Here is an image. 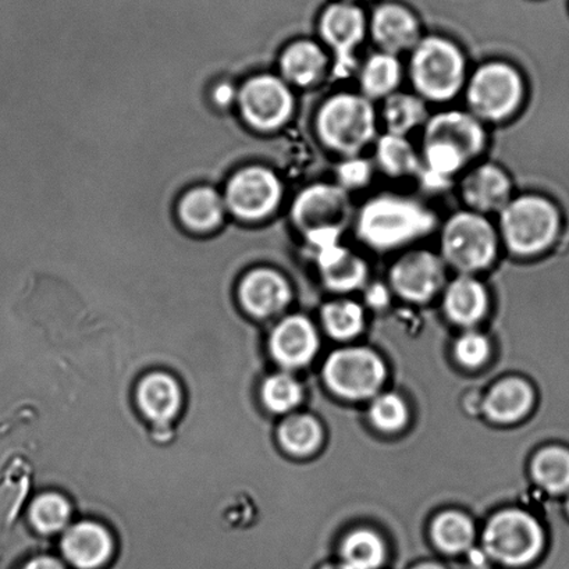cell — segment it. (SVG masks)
Returning <instances> with one entry per match:
<instances>
[{
	"instance_id": "4dcf8cb0",
	"label": "cell",
	"mask_w": 569,
	"mask_h": 569,
	"mask_svg": "<svg viewBox=\"0 0 569 569\" xmlns=\"http://www.w3.org/2000/svg\"><path fill=\"white\" fill-rule=\"evenodd\" d=\"M472 522L460 512H446L436 519L433 539L440 550L458 555L472 546L475 538Z\"/></svg>"
},
{
	"instance_id": "ac0fdd59",
	"label": "cell",
	"mask_w": 569,
	"mask_h": 569,
	"mask_svg": "<svg viewBox=\"0 0 569 569\" xmlns=\"http://www.w3.org/2000/svg\"><path fill=\"white\" fill-rule=\"evenodd\" d=\"M462 194L475 211H502L510 202L511 181L495 164L479 166L463 180Z\"/></svg>"
},
{
	"instance_id": "f1b7e54d",
	"label": "cell",
	"mask_w": 569,
	"mask_h": 569,
	"mask_svg": "<svg viewBox=\"0 0 569 569\" xmlns=\"http://www.w3.org/2000/svg\"><path fill=\"white\" fill-rule=\"evenodd\" d=\"M376 157L383 170L390 176L402 177L416 173L421 169V163L410 142L402 136L389 134L380 138Z\"/></svg>"
},
{
	"instance_id": "8992f818",
	"label": "cell",
	"mask_w": 569,
	"mask_h": 569,
	"mask_svg": "<svg viewBox=\"0 0 569 569\" xmlns=\"http://www.w3.org/2000/svg\"><path fill=\"white\" fill-rule=\"evenodd\" d=\"M318 130L326 146L337 152L356 154L375 137L372 103L356 93L330 98L318 114Z\"/></svg>"
},
{
	"instance_id": "9c48e42d",
	"label": "cell",
	"mask_w": 569,
	"mask_h": 569,
	"mask_svg": "<svg viewBox=\"0 0 569 569\" xmlns=\"http://www.w3.org/2000/svg\"><path fill=\"white\" fill-rule=\"evenodd\" d=\"M318 30L335 53V74L348 77L356 69V49L368 30V18L361 4L351 0H333L322 10Z\"/></svg>"
},
{
	"instance_id": "ee69618b",
	"label": "cell",
	"mask_w": 569,
	"mask_h": 569,
	"mask_svg": "<svg viewBox=\"0 0 569 569\" xmlns=\"http://www.w3.org/2000/svg\"><path fill=\"white\" fill-rule=\"evenodd\" d=\"M319 569H347V568L345 566H342V563L339 561V562L326 563V566H323L322 568H319Z\"/></svg>"
},
{
	"instance_id": "cb8c5ba5",
	"label": "cell",
	"mask_w": 569,
	"mask_h": 569,
	"mask_svg": "<svg viewBox=\"0 0 569 569\" xmlns=\"http://www.w3.org/2000/svg\"><path fill=\"white\" fill-rule=\"evenodd\" d=\"M223 201L212 188L201 187L188 191L180 202L181 222L197 233H208L223 219Z\"/></svg>"
},
{
	"instance_id": "d6a6232c",
	"label": "cell",
	"mask_w": 569,
	"mask_h": 569,
	"mask_svg": "<svg viewBox=\"0 0 569 569\" xmlns=\"http://www.w3.org/2000/svg\"><path fill=\"white\" fill-rule=\"evenodd\" d=\"M70 506L64 497L48 493L34 501L31 507V519L36 528L42 533H54L68 523Z\"/></svg>"
},
{
	"instance_id": "4fadbf2b",
	"label": "cell",
	"mask_w": 569,
	"mask_h": 569,
	"mask_svg": "<svg viewBox=\"0 0 569 569\" xmlns=\"http://www.w3.org/2000/svg\"><path fill=\"white\" fill-rule=\"evenodd\" d=\"M368 27L382 51L395 57L421 40V21L410 8L393 0H375Z\"/></svg>"
},
{
	"instance_id": "30bf717a",
	"label": "cell",
	"mask_w": 569,
	"mask_h": 569,
	"mask_svg": "<svg viewBox=\"0 0 569 569\" xmlns=\"http://www.w3.org/2000/svg\"><path fill=\"white\" fill-rule=\"evenodd\" d=\"M326 382L346 399L361 400L373 396L385 379L382 361L363 348L331 353L325 367Z\"/></svg>"
},
{
	"instance_id": "b9f144b4",
	"label": "cell",
	"mask_w": 569,
	"mask_h": 569,
	"mask_svg": "<svg viewBox=\"0 0 569 569\" xmlns=\"http://www.w3.org/2000/svg\"><path fill=\"white\" fill-rule=\"evenodd\" d=\"M411 569H447L443 566H440V563L436 562H422L418 563V566L411 568Z\"/></svg>"
},
{
	"instance_id": "d6986e66",
	"label": "cell",
	"mask_w": 569,
	"mask_h": 569,
	"mask_svg": "<svg viewBox=\"0 0 569 569\" xmlns=\"http://www.w3.org/2000/svg\"><path fill=\"white\" fill-rule=\"evenodd\" d=\"M317 347V333L311 323L301 317L283 320L270 340L274 358L289 368L302 367L311 361Z\"/></svg>"
},
{
	"instance_id": "6da1fadb",
	"label": "cell",
	"mask_w": 569,
	"mask_h": 569,
	"mask_svg": "<svg viewBox=\"0 0 569 569\" xmlns=\"http://www.w3.org/2000/svg\"><path fill=\"white\" fill-rule=\"evenodd\" d=\"M436 217L412 198L386 194L365 203L358 217V236L376 250H393L422 239L435 229Z\"/></svg>"
},
{
	"instance_id": "ba28073f",
	"label": "cell",
	"mask_w": 569,
	"mask_h": 569,
	"mask_svg": "<svg viewBox=\"0 0 569 569\" xmlns=\"http://www.w3.org/2000/svg\"><path fill=\"white\" fill-rule=\"evenodd\" d=\"M525 87L521 74L511 66L490 63L472 76L468 103L475 114L486 120H501L521 104Z\"/></svg>"
},
{
	"instance_id": "d590c367",
	"label": "cell",
	"mask_w": 569,
	"mask_h": 569,
	"mask_svg": "<svg viewBox=\"0 0 569 569\" xmlns=\"http://www.w3.org/2000/svg\"><path fill=\"white\" fill-rule=\"evenodd\" d=\"M370 419L379 429L393 432L406 423L407 410L405 402L395 395L379 397L370 407Z\"/></svg>"
},
{
	"instance_id": "3957f363",
	"label": "cell",
	"mask_w": 569,
	"mask_h": 569,
	"mask_svg": "<svg viewBox=\"0 0 569 569\" xmlns=\"http://www.w3.org/2000/svg\"><path fill=\"white\" fill-rule=\"evenodd\" d=\"M486 555L500 566L522 569L533 566L547 550V532L539 519L523 511L497 513L485 529Z\"/></svg>"
},
{
	"instance_id": "484cf974",
	"label": "cell",
	"mask_w": 569,
	"mask_h": 569,
	"mask_svg": "<svg viewBox=\"0 0 569 569\" xmlns=\"http://www.w3.org/2000/svg\"><path fill=\"white\" fill-rule=\"evenodd\" d=\"M326 57L322 48L312 41H298L286 49L281 57V71L297 86H311L322 76Z\"/></svg>"
},
{
	"instance_id": "60d3db41",
	"label": "cell",
	"mask_w": 569,
	"mask_h": 569,
	"mask_svg": "<svg viewBox=\"0 0 569 569\" xmlns=\"http://www.w3.org/2000/svg\"><path fill=\"white\" fill-rule=\"evenodd\" d=\"M213 98L214 102H217L219 107H229L236 98L234 88L230 84H220L217 87V90H214Z\"/></svg>"
},
{
	"instance_id": "4316f807",
	"label": "cell",
	"mask_w": 569,
	"mask_h": 569,
	"mask_svg": "<svg viewBox=\"0 0 569 569\" xmlns=\"http://www.w3.org/2000/svg\"><path fill=\"white\" fill-rule=\"evenodd\" d=\"M401 79V66L395 54L376 53L365 63L361 86L367 98L390 97Z\"/></svg>"
},
{
	"instance_id": "277c9868",
	"label": "cell",
	"mask_w": 569,
	"mask_h": 569,
	"mask_svg": "<svg viewBox=\"0 0 569 569\" xmlns=\"http://www.w3.org/2000/svg\"><path fill=\"white\" fill-rule=\"evenodd\" d=\"M350 218L351 202L345 188L339 186L309 187L292 207V220L315 251L337 244Z\"/></svg>"
},
{
	"instance_id": "8d00e7d4",
	"label": "cell",
	"mask_w": 569,
	"mask_h": 569,
	"mask_svg": "<svg viewBox=\"0 0 569 569\" xmlns=\"http://www.w3.org/2000/svg\"><path fill=\"white\" fill-rule=\"evenodd\" d=\"M490 351L489 342L483 336L468 333L458 340L456 346L457 358L466 367H479L488 359Z\"/></svg>"
},
{
	"instance_id": "5b68a950",
	"label": "cell",
	"mask_w": 569,
	"mask_h": 569,
	"mask_svg": "<svg viewBox=\"0 0 569 569\" xmlns=\"http://www.w3.org/2000/svg\"><path fill=\"white\" fill-rule=\"evenodd\" d=\"M411 76L425 98L447 101L460 91L466 62L455 43L443 37L429 36L413 47Z\"/></svg>"
},
{
	"instance_id": "2e32d148",
	"label": "cell",
	"mask_w": 569,
	"mask_h": 569,
	"mask_svg": "<svg viewBox=\"0 0 569 569\" xmlns=\"http://www.w3.org/2000/svg\"><path fill=\"white\" fill-rule=\"evenodd\" d=\"M425 143H441L456 149L468 162L482 151L485 134L482 126L472 116L463 112H445L428 121Z\"/></svg>"
},
{
	"instance_id": "ab89813d",
	"label": "cell",
	"mask_w": 569,
	"mask_h": 569,
	"mask_svg": "<svg viewBox=\"0 0 569 569\" xmlns=\"http://www.w3.org/2000/svg\"><path fill=\"white\" fill-rule=\"evenodd\" d=\"M367 300L370 306L378 308L385 307L389 301V292L385 289L383 286L375 284L368 290Z\"/></svg>"
},
{
	"instance_id": "f6af8a7d",
	"label": "cell",
	"mask_w": 569,
	"mask_h": 569,
	"mask_svg": "<svg viewBox=\"0 0 569 569\" xmlns=\"http://www.w3.org/2000/svg\"><path fill=\"white\" fill-rule=\"evenodd\" d=\"M351 2H357L358 3V2H361V0H351Z\"/></svg>"
},
{
	"instance_id": "74e56055",
	"label": "cell",
	"mask_w": 569,
	"mask_h": 569,
	"mask_svg": "<svg viewBox=\"0 0 569 569\" xmlns=\"http://www.w3.org/2000/svg\"><path fill=\"white\" fill-rule=\"evenodd\" d=\"M370 176H372V168L363 159H347L337 169V177H339L341 188H345V190L363 187L370 180Z\"/></svg>"
},
{
	"instance_id": "52a82bcc",
	"label": "cell",
	"mask_w": 569,
	"mask_h": 569,
	"mask_svg": "<svg viewBox=\"0 0 569 569\" xmlns=\"http://www.w3.org/2000/svg\"><path fill=\"white\" fill-rule=\"evenodd\" d=\"M497 251V239L488 220L477 212L455 214L441 233V252L447 263L471 273L488 267Z\"/></svg>"
},
{
	"instance_id": "e0dca14e",
	"label": "cell",
	"mask_w": 569,
	"mask_h": 569,
	"mask_svg": "<svg viewBox=\"0 0 569 569\" xmlns=\"http://www.w3.org/2000/svg\"><path fill=\"white\" fill-rule=\"evenodd\" d=\"M290 286L283 276L270 269H257L248 273L240 286L242 306L256 317H270L289 303Z\"/></svg>"
},
{
	"instance_id": "ffe728a7",
	"label": "cell",
	"mask_w": 569,
	"mask_h": 569,
	"mask_svg": "<svg viewBox=\"0 0 569 569\" xmlns=\"http://www.w3.org/2000/svg\"><path fill=\"white\" fill-rule=\"evenodd\" d=\"M325 284L331 290L350 291L367 279V264L339 242L315 251Z\"/></svg>"
},
{
	"instance_id": "8fae6325",
	"label": "cell",
	"mask_w": 569,
	"mask_h": 569,
	"mask_svg": "<svg viewBox=\"0 0 569 569\" xmlns=\"http://www.w3.org/2000/svg\"><path fill=\"white\" fill-rule=\"evenodd\" d=\"M281 200V184L278 176L269 169H242L228 184L226 201L230 211L244 220H259L269 217Z\"/></svg>"
},
{
	"instance_id": "836d02e7",
	"label": "cell",
	"mask_w": 569,
	"mask_h": 569,
	"mask_svg": "<svg viewBox=\"0 0 569 569\" xmlns=\"http://www.w3.org/2000/svg\"><path fill=\"white\" fill-rule=\"evenodd\" d=\"M323 320L331 336L337 339H350L362 328V309L350 301L329 303L323 309Z\"/></svg>"
},
{
	"instance_id": "44dd1931",
	"label": "cell",
	"mask_w": 569,
	"mask_h": 569,
	"mask_svg": "<svg viewBox=\"0 0 569 569\" xmlns=\"http://www.w3.org/2000/svg\"><path fill=\"white\" fill-rule=\"evenodd\" d=\"M530 473L545 493L562 499L569 493V446L552 441L541 447L530 462Z\"/></svg>"
},
{
	"instance_id": "7c38bea8",
	"label": "cell",
	"mask_w": 569,
	"mask_h": 569,
	"mask_svg": "<svg viewBox=\"0 0 569 569\" xmlns=\"http://www.w3.org/2000/svg\"><path fill=\"white\" fill-rule=\"evenodd\" d=\"M239 101L242 116L258 130L279 129L292 112L289 87L273 76H259L248 81L242 87Z\"/></svg>"
},
{
	"instance_id": "1f68e13d",
	"label": "cell",
	"mask_w": 569,
	"mask_h": 569,
	"mask_svg": "<svg viewBox=\"0 0 569 569\" xmlns=\"http://www.w3.org/2000/svg\"><path fill=\"white\" fill-rule=\"evenodd\" d=\"M279 438L286 450L296 456H307L322 440V430L311 417H291L281 425Z\"/></svg>"
},
{
	"instance_id": "83f0119b",
	"label": "cell",
	"mask_w": 569,
	"mask_h": 569,
	"mask_svg": "<svg viewBox=\"0 0 569 569\" xmlns=\"http://www.w3.org/2000/svg\"><path fill=\"white\" fill-rule=\"evenodd\" d=\"M383 541L369 530H357L341 546L340 562L347 569H379L383 566Z\"/></svg>"
},
{
	"instance_id": "d4e9b609",
	"label": "cell",
	"mask_w": 569,
	"mask_h": 569,
	"mask_svg": "<svg viewBox=\"0 0 569 569\" xmlns=\"http://www.w3.org/2000/svg\"><path fill=\"white\" fill-rule=\"evenodd\" d=\"M446 311L455 322L473 325L488 308V296L477 280L462 276L452 281L446 292Z\"/></svg>"
},
{
	"instance_id": "7402d4cb",
	"label": "cell",
	"mask_w": 569,
	"mask_h": 569,
	"mask_svg": "<svg viewBox=\"0 0 569 569\" xmlns=\"http://www.w3.org/2000/svg\"><path fill=\"white\" fill-rule=\"evenodd\" d=\"M535 391L522 379H507L491 389L485 401V410L493 421L510 423L519 421L532 410Z\"/></svg>"
},
{
	"instance_id": "f546056e",
	"label": "cell",
	"mask_w": 569,
	"mask_h": 569,
	"mask_svg": "<svg viewBox=\"0 0 569 569\" xmlns=\"http://www.w3.org/2000/svg\"><path fill=\"white\" fill-rule=\"evenodd\" d=\"M383 118L391 134L405 137L423 123L427 109L421 99L410 93H393L385 103Z\"/></svg>"
},
{
	"instance_id": "9a60e30c",
	"label": "cell",
	"mask_w": 569,
	"mask_h": 569,
	"mask_svg": "<svg viewBox=\"0 0 569 569\" xmlns=\"http://www.w3.org/2000/svg\"><path fill=\"white\" fill-rule=\"evenodd\" d=\"M112 536L101 525L82 522L71 528L62 540V555L74 569H103L112 561Z\"/></svg>"
},
{
	"instance_id": "7bdbcfd3",
	"label": "cell",
	"mask_w": 569,
	"mask_h": 569,
	"mask_svg": "<svg viewBox=\"0 0 569 569\" xmlns=\"http://www.w3.org/2000/svg\"><path fill=\"white\" fill-rule=\"evenodd\" d=\"M561 508H562L563 516H566V518L569 521V493L567 496L562 497Z\"/></svg>"
},
{
	"instance_id": "603a6c76",
	"label": "cell",
	"mask_w": 569,
	"mask_h": 569,
	"mask_svg": "<svg viewBox=\"0 0 569 569\" xmlns=\"http://www.w3.org/2000/svg\"><path fill=\"white\" fill-rule=\"evenodd\" d=\"M138 405L152 421H170L181 405L179 385L168 375H149L138 388Z\"/></svg>"
},
{
	"instance_id": "f35d334b",
	"label": "cell",
	"mask_w": 569,
	"mask_h": 569,
	"mask_svg": "<svg viewBox=\"0 0 569 569\" xmlns=\"http://www.w3.org/2000/svg\"><path fill=\"white\" fill-rule=\"evenodd\" d=\"M20 569H68V567L58 558L46 556L32 558Z\"/></svg>"
},
{
	"instance_id": "5bb4252c",
	"label": "cell",
	"mask_w": 569,
	"mask_h": 569,
	"mask_svg": "<svg viewBox=\"0 0 569 569\" xmlns=\"http://www.w3.org/2000/svg\"><path fill=\"white\" fill-rule=\"evenodd\" d=\"M443 280V261L428 251L406 253L391 269L395 290L410 301L429 300L438 292Z\"/></svg>"
},
{
	"instance_id": "7a4b0ae2",
	"label": "cell",
	"mask_w": 569,
	"mask_h": 569,
	"mask_svg": "<svg viewBox=\"0 0 569 569\" xmlns=\"http://www.w3.org/2000/svg\"><path fill=\"white\" fill-rule=\"evenodd\" d=\"M563 217L551 198L529 194L516 198L501 211V231L508 248L519 257H541L561 239Z\"/></svg>"
},
{
	"instance_id": "e575fe53",
	"label": "cell",
	"mask_w": 569,
	"mask_h": 569,
	"mask_svg": "<svg viewBox=\"0 0 569 569\" xmlns=\"http://www.w3.org/2000/svg\"><path fill=\"white\" fill-rule=\"evenodd\" d=\"M300 385L287 375H274L263 385L262 397L270 411L283 413L300 405Z\"/></svg>"
}]
</instances>
